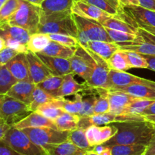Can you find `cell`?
<instances>
[{"instance_id":"5bb4252c","label":"cell","mask_w":155,"mask_h":155,"mask_svg":"<svg viewBox=\"0 0 155 155\" xmlns=\"http://www.w3.org/2000/svg\"><path fill=\"white\" fill-rule=\"evenodd\" d=\"M29 64V71H30V80L33 83L37 85L41 83L47 77L53 75L49 71L44 62L38 57L36 53L29 51L26 53Z\"/></svg>"},{"instance_id":"8fae6325","label":"cell","mask_w":155,"mask_h":155,"mask_svg":"<svg viewBox=\"0 0 155 155\" xmlns=\"http://www.w3.org/2000/svg\"><path fill=\"white\" fill-rule=\"evenodd\" d=\"M117 133V128L114 124L103 126H91L86 130V135L89 143L93 148L103 145Z\"/></svg>"},{"instance_id":"9c48e42d","label":"cell","mask_w":155,"mask_h":155,"mask_svg":"<svg viewBox=\"0 0 155 155\" xmlns=\"http://www.w3.org/2000/svg\"><path fill=\"white\" fill-rule=\"evenodd\" d=\"M72 72L87 82L92 76L93 71L94 58L86 50L78 45L76 48L75 54L69 59Z\"/></svg>"},{"instance_id":"5b68a950","label":"cell","mask_w":155,"mask_h":155,"mask_svg":"<svg viewBox=\"0 0 155 155\" xmlns=\"http://www.w3.org/2000/svg\"><path fill=\"white\" fill-rule=\"evenodd\" d=\"M2 140L23 155H46L42 147L36 145L22 130L12 127Z\"/></svg>"},{"instance_id":"d6a6232c","label":"cell","mask_w":155,"mask_h":155,"mask_svg":"<svg viewBox=\"0 0 155 155\" xmlns=\"http://www.w3.org/2000/svg\"><path fill=\"white\" fill-rule=\"evenodd\" d=\"M95 5L110 15H117L122 11L123 5L119 0H82Z\"/></svg>"},{"instance_id":"ba28073f","label":"cell","mask_w":155,"mask_h":155,"mask_svg":"<svg viewBox=\"0 0 155 155\" xmlns=\"http://www.w3.org/2000/svg\"><path fill=\"white\" fill-rule=\"evenodd\" d=\"M22 130L36 145L42 148L48 145H55L68 142L69 136V132L59 131L48 127L25 128Z\"/></svg>"},{"instance_id":"681fc988","label":"cell","mask_w":155,"mask_h":155,"mask_svg":"<svg viewBox=\"0 0 155 155\" xmlns=\"http://www.w3.org/2000/svg\"><path fill=\"white\" fill-rule=\"evenodd\" d=\"M11 127H12V126L9 125L8 123H6L5 120L0 117V140H2L5 137V134Z\"/></svg>"},{"instance_id":"52a82bcc","label":"cell","mask_w":155,"mask_h":155,"mask_svg":"<svg viewBox=\"0 0 155 155\" xmlns=\"http://www.w3.org/2000/svg\"><path fill=\"white\" fill-rule=\"evenodd\" d=\"M30 33L24 28L8 24L0 25V36L5 42V47L16 50L19 53H27V42Z\"/></svg>"},{"instance_id":"7a4b0ae2","label":"cell","mask_w":155,"mask_h":155,"mask_svg":"<svg viewBox=\"0 0 155 155\" xmlns=\"http://www.w3.org/2000/svg\"><path fill=\"white\" fill-rule=\"evenodd\" d=\"M37 33L45 34L61 33L77 39L78 29L73 17L72 11L58 12L48 15H41Z\"/></svg>"},{"instance_id":"d4e9b609","label":"cell","mask_w":155,"mask_h":155,"mask_svg":"<svg viewBox=\"0 0 155 155\" xmlns=\"http://www.w3.org/2000/svg\"><path fill=\"white\" fill-rule=\"evenodd\" d=\"M85 48L91 50L104 60L107 61L115 51L120 49V47L115 42H109L105 41H89Z\"/></svg>"},{"instance_id":"816d5d0a","label":"cell","mask_w":155,"mask_h":155,"mask_svg":"<svg viewBox=\"0 0 155 155\" xmlns=\"http://www.w3.org/2000/svg\"><path fill=\"white\" fill-rule=\"evenodd\" d=\"M144 155H155V132L151 142L147 146L146 151Z\"/></svg>"},{"instance_id":"9f6ffc18","label":"cell","mask_w":155,"mask_h":155,"mask_svg":"<svg viewBox=\"0 0 155 155\" xmlns=\"http://www.w3.org/2000/svg\"><path fill=\"white\" fill-rule=\"evenodd\" d=\"M145 120L148 121L150 123H152L153 124H155V114L154 115H145L144 116Z\"/></svg>"},{"instance_id":"e575fe53","label":"cell","mask_w":155,"mask_h":155,"mask_svg":"<svg viewBox=\"0 0 155 155\" xmlns=\"http://www.w3.org/2000/svg\"><path fill=\"white\" fill-rule=\"evenodd\" d=\"M112 155H143L147 146L143 145H116L109 146Z\"/></svg>"},{"instance_id":"83f0119b","label":"cell","mask_w":155,"mask_h":155,"mask_svg":"<svg viewBox=\"0 0 155 155\" xmlns=\"http://www.w3.org/2000/svg\"><path fill=\"white\" fill-rule=\"evenodd\" d=\"M84 94L83 95V108L80 113L79 114L80 117H89L95 114L94 113V107L95 102L98 98V90L97 88L89 87L81 92Z\"/></svg>"},{"instance_id":"44dd1931","label":"cell","mask_w":155,"mask_h":155,"mask_svg":"<svg viewBox=\"0 0 155 155\" xmlns=\"http://www.w3.org/2000/svg\"><path fill=\"white\" fill-rule=\"evenodd\" d=\"M14 127L19 130H23L25 128H39V127H48V128L57 130L54 120H51L36 111L32 112L27 117L15 124Z\"/></svg>"},{"instance_id":"f1b7e54d","label":"cell","mask_w":155,"mask_h":155,"mask_svg":"<svg viewBox=\"0 0 155 155\" xmlns=\"http://www.w3.org/2000/svg\"><path fill=\"white\" fill-rule=\"evenodd\" d=\"M75 51L76 48L64 46L58 42L51 40L49 44L41 52L39 53L43 54L45 55L51 56V57L70 59L75 54Z\"/></svg>"},{"instance_id":"f5cc1de1","label":"cell","mask_w":155,"mask_h":155,"mask_svg":"<svg viewBox=\"0 0 155 155\" xmlns=\"http://www.w3.org/2000/svg\"><path fill=\"white\" fill-rule=\"evenodd\" d=\"M143 55V54H142ZM144 57L146 58L148 64V69L155 71V56L152 55H144Z\"/></svg>"},{"instance_id":"11a10c76","label":"cell","mask_w":155,"mask_h":155,"mask_svg":"<svg viewBox=\"0 0 155 155\" xmlns=\"http://www.w3.org/2000/svg\"><path fill=\"white\" fill-rule=\"evenodd\" d=\"M155 114V101L152 104L149 106L145 111L142 114V116H145V115H154Z\"/></svg>"},{"instance_id":"e7e4bbea","label":"cell","mask_w":155,"mask_h":155,"mask_svg":"<svg viewBox=\"0 0 155 155\" xmlns=\"http://www.w3.org/2000/svg\"><path fill=\"white\" fill-rule=\"evenodd\" d=\"M2 66H3V64H0V68H1Z\"/></svg>"},{"instance_id":"cb8c5ba5","label":"cell","mask_w":155,"mask_h":155,"mask_svg":"<svg viewBox=\"0 0 155 155\" xmlns=\"http://www.w3.org/2000/svg\"><path fill=\"white\" fill-rule=\"evenodd\" d=\"M117 44L119 45L120 49L136 51L143 55L155 56V44L147 42L142 37L136 42H119Z\"/></svg>"},{"instance_id":"ee69618b","label":"cell","mask_w":155,"mask_h":155,"mask_svg":"<svg viewBox=\"0 0 155 155\" xmlns=\"http://www.w3.org/2000/svg\"><path fill=\"white\" fill-rule=\"evenodd\" d=\"M126 56H127L128 61L132 68H144L148 69V64L146 58L144 55L132 51H126L124 50Z\"/></svg>"},{"instance_id":"f546056e","label":"cell","mask_w":155,"mask_h":155,"mask_svg":"<svg viewBox=\"0 0 155 155\" xmlns=\"http://www.w3.org/2000/svg\"><path fill=\"white\" fill-rule=\"evenodd\" d=\"M80 117L78 114L64 112L54 120L57 130L59 131L71 132L78 128Z\"/></svg>"},{"instance_id":"6da1fadb","label":"cell","mask_w":155,"mask_h":155,"mask_svg":"<svg viewBox=\"0 0 155 155\" xmlns=\"http://www.w3.org/2000/svg\"><path fill=\"white\" fill-rule=\"evenodd\" d=\"M117 133L105 146L116 145H143L148 146L155 132V125L147 120L114 123Z\"/></svg>"},{"instance_id":"3957f363","label":"cell","mask_w":155,"mask_h":155,"mask_svg":"<svg viewBox=\"0 0 155 155\" xmlns=\"http://www.w3.org/2000/svg\"><path fill=\"white\" fill-rule=\"evenodd\" d=\"M73 17L78 29L77 40L80 46L86 48L89 41H105L114 42L106 31V29L99 22L82 18L74 14H73Z\"/></svg>"},{"instance_id":"484cf974","label":"cell","mask_w":155,"mask_h":155,"mask_svg":"<svg viewBox=\"0 0 155 155\" xmlns=\"http://www.w3.org/2000/svg\"><path fill=\"white\" fill-rule=\"evenodd\" d=\"M89 87L86 83L81 84L79 83L77 80L74 79V73H70L64 76L63 83L60 89L59 97L60 98H65L66 96L75 95L77 93L83 92L86 89Z\"/></svg>"},{"instance_id":"6125c7cd","label":"cell","mask_w":155,"mask_h":155,"mask_svg":"<svg viewBox=\"0 0 155 155\" xmlns=\"http://www.w3.org/2000/svg\"><path fill=\"white\" fill-rule=\"evenodd\" d=\"M7 1H8V0H0V8L2 7L3 5H4L5 3Z\"/></svg>"},{"instance_id":"f6af8a7d","label":"cell","mask_w":155,"mask_h":155,"mask_svg":"<svg viewBox=\"0 0 155 155\" xmlns=\"http://www.w3.org/2000/svg\"><path fill=\"white\" fill-rule=\"evenodd\" d=\"M50 39L54 42H58L64 46L70 47V48H77L79 45L78 40L76 37L66 34H61V33H53V34H48Z\"/></svg>"},{"instance_id":"be15d7a7","label":"cell","mask_w":155,"mask_h":155,"mask_svg":"<svg viewBox=\"0 0 155 155\" xmlns=\"http://www.w3.org/2000/svg\"><path fill=\"white\" fill-rule=\"evenodd\" d=\"M3 95H0V103H1V99H2V97Z\"/></svg>"},{"instance_id":"4316f807","label":"cell","mask_w":155,"mask_h":155,"mask_svg":"<svg viewBox=\"0 0 155 155\" xmlns=\"http://www.w3.org/2000/svg\"><path fill=\"white\" fill-rule=\"evenodd\" d=\"M74 0H44L41 5V15H48L71 11Z\"/></svg>"},{"instance_id":"d6986e66","label":"cell","mask_w":155,"mask_h":155,"mask_svg":"<svg viewBox=\"0 0 155 155\" xmlns=\"http://www.w3.org/2000/svg\"><path fill=\"white\" fill-rule=\"evenodd\" d=\"M107 96L110 101L109 112L114 114H122L124 109L136 98L120 90H108Z\"/></svg>"},{"instance_id":"7bdbcfd3","label":"cell","mask_w":155,"mask_h":155,"mask_svg":"<svg viewBox=\"0 0 155 155\" xmlns=\"http://www.w3.org/2000/svg\"><path fill=\"white\" fill-rule=\"evenodd\" d=\"M64 112L74 114H78L83 108V95L80 93L74 95V98L72 101L66 100L64 101Z\"/></svg>"},{"instance_id":"91938a15","label":"cell","mask_w":155,"mask_h":155,"mask_svg":"<svg viewBox=\"0 0 155 155\" xmlns=\"http://www.w3.org/2000/svg\"><path fill=\"white\" fill-rule=\"evenodd\" d=\"M5 48V42L4 39L0 36V51H2Z\"/></svg>"},{"instance_id":"2e32d148","label":"cell","mask_w":155,"mask_h":155,"mask_svg":"<svg viewBox=\"0 0 155 155\" xmlns=\"http://www.w3.org/2000/svg\"><path fill=\"white\" fill-rule=\"evenodd\" d=\"M123 11L133 19L136 25L151 26L155 27V12L140 5L123 6Z\"/></svg>"},{"instance_id":"277c9868","label":"cell","mask_w":155,"mask_h":155,"mask_svg":"<svg viewBox=\"0 0 155 155\" xmlns=\"http://www.w3.org/2000/svg\"><path fill=\"white\" fill-rule=\"evenodd\" d=\"M41 18V6L26 0H20L19 7L9 21L8 24L18 26L27 30L30 34L37 33Z\"/></svg>"},{"instance_id":"8d00e7d4","label":"cell","mask_w":155,"mask_h":155,"mask_svg":"<svg viewBox=\"0 0 155 155\" xmlns=\"http://www.w3.org/2000/svg\"><path fill=\"white\" fill-rule=\"evenodd\" d=\"M154 101V100L136 98L124 109L122 114L142 115L143 112Z\"/></svg>"},{"instance_id":"c3c4849f","label":"cell","mask_w":155,"mask_h":155,"mask_svg":"<svg viewBox=\"0 0 155 155\" xmlns=\"http://www.w3.org/2000/svg\"><path fill=\"white\" fill-rule=\"evenodd\" d=\"M0 155H23L13 148H11L10 146L7 145L5 142H3L2 140H0Z\"/></svg>"},{"instance_id":"603a6c76","label":"cell","mask_w":155,"mask_h":155,"mask_svg":"<svg viewBox=\"0 0 155 155\" xmlns=\"http://www.w3.org/2000/svg\"><path fill=\"white\" fill-rule=\"evenodd\" d=\"M64 101V98H55L39 106L35 111L51 120H54L64 112L63 108Z\"/></svg>"},{"instance_id":"1f68e13d","label":"cell","mask_w":155,"mask_h":155,"mask_svg":"<svg viewBox=\"0 0 155 155\" xmlns=\"http://www.w3.org/2000/svg\"><path fill=\"white\" fill-rule=\"evenodd\" d=\"M51 42L48 34L42 33H36L30 35L27 42V49L33 53L41 52Z\"/></svg>"},{"instance_id":"680465c9","label":"cell","mask_w":155,"mask_h":155,"mask_svg":"<svg viewBox=\"0 0 155 155\" xmlns=\"http://www.w3.org/2000/svg\"><path fill=\"white\" fill-rule=\"evenodd\" d=\"M26 1L32 3V4L36 5L41 6V5H42V3L43 2L44 0H26Z\"/></svg>"},{"instance_id":"d590c367","label":"cell","mask_w":155,"mask_h":155,"mask_svg":"<svg viewBox=\"0 0 155 155\" xmlns=\"http://www.w3.org/2000/svg\"><path fill=\"white\" fill-rule=\"evenodd\" d=\"M68 141L85 151H89L92 149V147L90 146L87 137H86V130H83V129L77 128L69 132Z\"/></svg>"},{"instance_id":"30bf717a","label":"cell","mask_w":155,"mask_h":155,"mask_svg":"<svg viewBox=\"0 0 155 155\" xmlns=\"http://www.w3.org/2000/svg\"><path fill=\"white\" fill-rule=\"evenodd\" d=\"M86 50L94 58V64L92 76L87 82H85V83L90 87L107 89L108 74L110 70L107 61L91 50L88 48H86Z\"/></svg>"},{"instance_id":"74e56055","label":"cell","mask_w":155,"mask_h":155,"mask_svg":"<svg viewBox=\"0 0 155 155\" xmlns=\"http://www.w3.org/2000/svg\"><path fill=\"white\" fill-rule=\"evenodd\" d=\"M20 0H8L0 8V25L8 24L19 7Z\"/></svg>"},{"instance_id":"9a60e30c","label":"cell","mask_w":155,"mask_h":155,"mask_svg":"<svg viewBox=\"0 0 155 155\" xmlns=\"http://www.w3.org/2000/svg\"><path fill=\"white\" fill-rule=\"evenodd\" d=\"M6 68L18 81L30 80L29 64L26 53H19L5 64Z\"/></svg>"},{"instance_id":"6f0895ef","label":"cell","mask_w":155,"mask_h":155,"mask_svg":"<svg viewBox=\"0 0 155 155\" xmlns=\"http://www.w3.org/2000/svg\"><path fill=\"white\" fill-rule=\"evenodd\" d=\"M99 155H112L111 153V148L109 146H105V148L103 150L102 152Z\"/></svg>"},{"instance_id":"b9f144b4","label":"cell","mask_w":155,"mask_h":155,"mask_svg":"<svg viewBox=\"0 0 155 155\" xmlns=\"http://www.w3.org/2000/svg\"><path fill=\"white\" fill-rule=\"evenodd\" d=\"M106 31L108 33L109 36L111 38L114 42L119 43V42H136L142 38V36L138 34H132V33H126V32L118 31V30H111V29L105 28Z\"/></svg>"},{"instance_id":"ab89813d","label":"cell","mask_w":155,"mask_h":155,"mask_svg":"<svg viewBox=\"0 0 155 155\" xmlns=\"http://www.w3.org/2000/svg\"><path fill=\"white\" fill-rule=\"evenodd\" d=\"M54 99H55V98L51 96V95H49L46 92H45V91L42 90V89H40V88L36 86L34 91H33L32 101L29 104V107H30V110L33 112L38 108L39 106Z\"/></svg>"},{"instance_id":"7dc6e473","label":"cell","mask_w":155,"mask_h":155,"mask_svg":"<svg viewBox=\"0 0 155 155\" xmlns=\"http://www.w3.org/2000/svg\"><path fill=\"white\" fill-rule=\"evenodd\" d=\"M18 54H19V52L16 50L5 47L2 51H0V64L3 65L6 64L9 61L12 60Z\"/></svg>"},{"instance_id":"db71d44e","label":"cell","mask_w":155,"mask_h":155,"mask_svg":"<svg viewBox=\"0 0 155 155\" xmlns=\"http://www.w3.org/2000/svg\"><path fill=\"white\" fill-rule=\"evenodd\" d=\"M123 6L139 5V0H119Z\"/></svg>"},{"instance_id":"f35d334b","label":"cell","mask_w":155,"mask_h":155,"mask_svg":"<svg viewBox=\"0 0 155 155\" xmlns=\"http://www.w3.org/2000/svg\"><path fill=\"white\" fill-rule=\"evenodd\" d=\"M98 98L94 107L95 114L108 113L110 111V101L107 96V89L103 88H97Z\"/></svg>"},{"instance_id":"bcb514c9","label":"cell","mask_w":155,"mask_h":155,"mask_svg":"<svg viewBox=\"0 0 155 155\" xmlns=\"http://www.w3.org/2000/svg\"><path fill=\"white\" fill-rule=\"evenodd\" d=\"M137 34L142 36L145 41L155 44V27L139 24L137 27Z\"/></svg>"},{"instance_id":"7c38bea8","label":"cell","mask_w":155,"mask_h":155,"mask_svg":"<svg viewBox=\"0 0 155 155\" xmlns=\"http://www.w3.org/2000/svg\"><path fill=\"white\" fill-rule=\"evenodd\" d=\"M145 79L133 75L126 71H119L110 69L108 74L107 89L108 90H122L136 83H140Z\"/></svg>"},{"instance_id":"ffe728a7","label":"cell","mask_w":155,"mask_h":155,"mask_svg":"<svg viewBox=\"0 0 155 155\" xmlns=\"http://www.w3.org/2000/svg\"><path fill=\"white\" fill-rule=\"evenodd\" d=\"M120 91L138 98L154 100L155 101V82L145 79L140 83L131 85Z\"/></svg>"},{"instance_id":"836d02e7","label":"cell","mask_w":155,"mask_h":155,"mask_svg":"<svg viewBox=\"0 0 155 155\" xmlns=\"http://www.w3.org/2000/svg\"><path fill=\"white\" fill-rule=\"evenodd\" d=\"M107 61L110 69L119 71H127L132 68L124 51L122 49L115 51Z\"/></svg>"},{"instance_id":"4dcf8cb0","label":"cell","mask_w":155,"mask_h":155,"mask_svg":"<svg viewBox=\"0 0 155 155\" xmlns=\"http://www.w3.org/2000/svg\"><path fill=\"white\" fill-rule=\"evenodd\" d=\"M64 76L51 75L36 86L55 98H60L59 93L63 83Z\"/></svg>"},{"instance_id":"03108f58","label":"cell","mask_w":155,"mask_h":155,"mask_svg":"<svg viewBox=\"0 0 155 155\" xmlns=\"http://www.w3.org/2000/svg\"><path fill=\"white\" fill-rule=\"evenodd\" d=\"M143 155H144V154H143Z\"/></svg>"},{"instance_id":"7402d4cb","label":"cell","mask_w":155,"mask_h":155,"mask_svg":"<svg viewBox=\"0 0 155 155\" xmlns=\"http://www.w3.org/2000/svg\"><path fill=\"white\" fill-rule=\"evenodd\" d=\"M42 148L46 155H84L87 151L78 148L69 141L61 144L45 145Z\"/></svg>"},{"instance_id":"8992f818","label":"cell","mask_w":155,"mask_h":155,"mask_svg":"<svg viewBox=\"0 0 155 155\" xmlns=\"http://www.w3.org/2000/svg\"><path fill=\"white\" fill-rule=\"evenodd\" d=\"M32 111L29 105L8 96L3 95L0 103V117L12 127L27 117Z\"/></svg>"},{"instance_id":"94428289","label":"cell","mask_w":155,"mask_h":155,"mask_svg":"<svg viewBox=\"0 0 155 155\" xmlns=\"http://www.w3.org/2000/svg\"><path fill=\"white\" fill-rule=\"evenodd\" d=\"M84 155H99V154H96V153H95L94 151H92V150H89V151H86V153H85Z\"/></svg>"},{"instance_id":"ac0fdd59","label":"cell","mask_w":155,"mask_h":155,"mask_svg":"<svg viewBox=\"0 0 155 155\" xmlns=\"http://www.w3.org/2000/svg\"><path fill=\"white\" fill-rule=\"evenodd\" d=\"M38 57L44 62L53 75L64 76L72 72L69 59L51 57L41 53H36Z\"/></svg>"},{"instance_id":"f907efd6","label":"cell","mask_w":155,"mask_h":155,"mask_svg":"<svg viewBox=\"0 0 155 155\" xmlns=\"http://www.w3.org/2000/svg\"><path fill=\"white\" fill-rule=\"evenodd\" d=\"M139 5L155 12V0H139Z\"/></svg>"},{"instance_id":"e0dca14e","label":"cell","mask_w":155,"mask_h":155,"mask_svg":"<svg viewBox=\"0 0 155 155\" xmlns=\"http://www.w3.org/2000/svg\"><path fill=\"white\" fill-rule=\"evenodd\" d=\"M36 86V85L30 80L17 81L6 95L29 105L32 101L33 91Z\"/></svg>"},{"instance_id":"4fadbf2b","label":"cell","mask_w":155,"mask_h":155,"mask_svg":"<svg viewBox=\"0 0 155 155\" xmlns=\"http://www.w3.org/2000/svg\"><path fill=\"white\" fill-rule=\"evenodd\" d=\"M71 11L74 15L82 18L94 20L99 23H101L106 18L111 16L110 14L101 10L99 8L85 2L82 0H74Z\"/></svg>"},{"instance_id":"60d3db41","label":"cell","mask_w":155,"mask_h":155,"mask_svg":"<svg viewBox=\"0 0 155 155\" xmlns=\"http://www.w3.org/2000/svg\"><path fill=\"white\" fill-rule=\"evenodd\" d=\"M18 80L11 74L5 64L0 68V95H6Z\"/></svg>"}]
</instances>
